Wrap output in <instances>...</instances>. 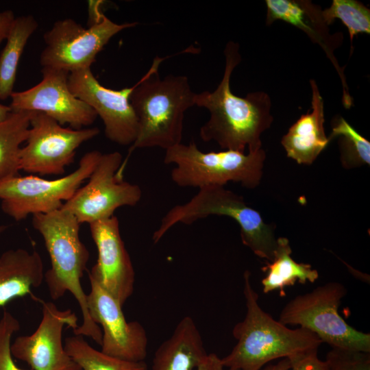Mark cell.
I'll return each mask as SVG.
<instances>
[{
    "instance_id": "83f0119b",
    "label": "cell",
    "mask_w": 370,
    "mask_h": 370,
    "mask_svg": "<svg viewBox=\"0 0 370 370\" xmlns=\"http://www.w3.org/2000/svg\"><path fill=\"white\" fill-rule=\"evenodd\" d=\"M325 361L328 370H370V353L332 348Z\"/></svg>"
},
{
    "instance_id": "6da1fadb",
    "label": "cell",
    "mask_w": 370,
    "mask_h": 370,
    "mask_svg": "<svg viewBox=\"0 0 370 370\" xmlns=\"http://www.w3.org/2000/svg\"><path fill=\"white\" fill-rule=\"evenodd\" d=\"M239 45L229 41L225 47V65L223 77L213 91L196 93L195 106L204 108L210 118L199 130L204 142L214 141L223 150L254 153L262 149L260 136L273 121L271 101L263 91L235 95L230 88V78L241 61Z\"/></svg>"
},
{
    "instance_id": "f1b7e54d",
    "label": "cell",
    "mask_w": 370,
    "mask_h": 370,
    "mask_svg": "<svg viewBox=\"0 0 370 370\" xmlns=\"http://www.w3.org/2000/svg\"><path fill=\"white\" fill-rule=\"evenodd\" d=\"M289 360L291 370H328L326 361L318 356V350L305 353Z\"/></svg>"
},
{
    "instance_id": "5b68a950",
    "label": "cell",
    "mask_w": 370,
    "mask_h": 370,
    "mask_svg": "<svg viewBox=\"0 0 370 370\" xmlns=\"http://www.w3.org/2000/svg\"><path fill=\"white\" fill-rule=\"evenodd\" d=\"M210 215L226 216L239 225L244 245L257 256L271 262L278 241L272 225L266 223L258 211L249 206L243 197L224 186L210 185L199 188L189 201L171 208L162 217L153 232L152 241L157 243L178 223L190 225Z\"/></svg>"
},
{
    "instance_id": "2e32d148",
    "label": "cell",
    "mask_w": 370,
    "mask_h": 370,
    "mask_svg": "<svg viewBox=\"0 0 370 370\" xmlns=\"http://www.w3.org/2000/svg\"><path fill=\"white\" fill-rule=\"evenodd\" d=\"M98 256L88 277L97 282L123 306L134 290L135 271L116 216L89 224Z\"/></svg>"
},
{
    "instance_id": "603a6c76",
    "label": "cell",
    "mask_w": 370,
    "mask_h": 370,
    "mask_svg": "<svg viewBox=\"0 0 370 370\" xmlns=\"http://www.w3.org/2000/svg\"><path fill=\"white\" fill-rule=\"evenodd\" d=\"M64 349L81 370H149L144 361H130L114 357L92 347L83 336L66 338Z\"/></svg>"
},
{
    "instance_id": "4316f807",
    "label": "cell",
    "mask_w": 370,
    "mask_h": 370,
    "mask_svg": "<svg viewBox=\"0 0 370 370\" xmlns=\"http://www.w3.org/2000/svg\"><path fill=\"white\" fill-rule=\"evenodd\" d=\"M20 328L18 320L4 311L0 318V370H25L15 364L11 352L12 338Z\"/></svg>"
},
{
    "instance_id": "9c48e42d",
    "label": "cell",
    "mask_w": 370,
    "mask_h": 370,
    "mask_svg": "<svg viewBox=\"0 0 370 370\" xmlns=\"http://www.w3.org/2000/svg\"><path fill=\"white\" fill-rule=\"evenodd\" d=\"M137 23H116L101 14L88 28L66 18L56 21L43 35L45 47L40 55L42 67L74 71L90 69L97 54L110 40Z\"/></svg>"
},
{
    "instance_id": "d6986e66",
    "label": "cell",
    "mask_w": 370,
    "mask_h": 370,
    "mask_svg": "<svg viewBox=\"0 0 370 370\" xmlns=\"http://www.w3.org/2000/svg\"><path fill=\"white\" fill-rule=\"evenodd\" d=\"M44 274L42 259L36 251L18 248L0 254V307L40 286Z\"/></svg>"
},
{
    "instance_id": "ffe728a7",
    "label": "cell",
    "mask_w": 370,
    "mask_h": 370,
    "mask_svg": "<svg viewBox=\"0 0 370 370\" xmlns=\"http://www.w3.org/2000/svg\"><path fill=\"white\" fill-rule=\"evenodd\" d=\"M278 245L273 258L267 262L262 270L267 272L261 284L262 291L269 293L278 291L281 297L286 295L284 289L293 286L295 282L305 284L314 283L319 277L317 270L308 263L297 262L291 256L292 249L288 238H277Z\"/></svg>"
},
{
    "instance_id": "ba28073f",
    "label": "cell",
    "mask_w": 370,
    "mask_h": 370,
    "mask_svg": "<svg viewBox=\"0 0 370 370\" xmlns=\"http://www.w3.org/2000/svg\"><path fill=\"white\" fill-rule=\"evenodd\" d=\"M102 153L93 150L80 159L72 173L55 180L33 175H16L0 180L2 211L20 221L29 215L46 214L62 208L91 175Z\"/></svg>"
},
{
    "instance_id": "7402d4cb",
    "label": "cell",
    "mask_w": 370,
    "mask_h": 370,
    "mask_svg": "<svg viewBox=\"0 0 370 370\" xmlns=\"http://www.w3.org/2000/svg\"><path fill=\"white\" fill-rule=\"evenodd\" d=\"M34 112L17 111L0 123V180L18 175L20 152Z\"/></svg>"
},
{
    "instance_id": "1f68e13d",
    "label": "cell",
    "mask_w": 370,
    "mask_h": 370,
    "mask_svg": "<svg viewBox=\"0 0 370 370\" xmlns=\"http://www.w3.org/2000/svg\"><path fill=\"white\" fill-rule=\"evenodd\" d=\"M291 367V364L289 359L283 358L275 364L267 365L261 370H290Z\"/></svg>"
},
{
    "instance_id": "4fadbf2b",
    "label": "cell",
    "mask_w": 370,
    "mask_h": 370,
    "mask_svg": "<svg viewBox=\"0 0 370 370\" xmlns=\"http://www.w3.org/2000/svg\"><path fill=\"white\" fill-rule=\"evenodd\" d=\"M68 86L77 98L101 118L108 139L122 146L133 145L138 132V119L130 100L134 86L121 90L106 88L99 82L91 69L70 73Z\"/></svg>"
},
{
    "instance_id": "5bb4252c",
    "label": "cell",
    "mask_w": 370,
    "mask_h": 370,
    "mask_svg": "<svg viewBox=\"0 0 370 370\" xmlns=\"http://www.w3.org/2000/svg\"><path fill=\"white\" fill-rule=\"evenodd\" d=\"M78 318L71 309L60 310L51 301L42 302V319L30 335L20 336L11 345L13 357L32 370H81L67 354L62 343L65 326L78 327Z\"/></svg>"
},
{
    "instance_id": "7c38bea8",
    "label": "cell",
    "mask_w": 370,
    "mask_h": 370,
    "mask_svg": "<svg viewBox=\"0 0 370 370\" xmlns=\"http://www.w3.org/2000/svg\"><path fill=\"white\" fill-rule=\"evenodd\" d=\"M42 80L33 87L12 94V111L43 113L61 125L75 130L92 125L97 115L88 104L77 98L68 86L69 73L53 68H42Z\"/></svg>"
},
{
    "instance_id": "d4e9b609",
    "label": "cell",
    "mask_w": 370,
    "mask_h": 370,
    "mask_svg": "<svg viewBox=\"0 0 370 370\" xmlns=\"http://www.w3.org/2000/svg\"><path fill=\"white\" fill-rule=\"evenodd\" d=\"M321 18L326 26L335 19L342 21L347 28L352 53L354 37L360 34H370V10L356 0H333L331 5L321 11Z\"/></svg>"
},
{
    "instance_id": "e575fe53",
    "label": "cell",
    "mask_w": 370,
    "mask_h": 370,
    "mask_svg": "<svg viewBox=\"0 0 370 370\" xmlns=\"http://www.w3.org/2000/svg\"><path fill=\"white\" fill-rule=\"evenodd\" d=\"M228 370H237V369H228Z\"/></svg>"
},
{
    "instance_id": "cb8c5ba5",
    "label": "cell",
    "mask_w": 370,
    "mask_h": 370,
    "mask_svg": "<svg viewBox=\"0 0 370 370\" xmlns=\"http://www.w3.org/2000/svg\"><path fill=\"white\" fill-rule=\"evenodd\" d=\"M330 142L339 136L340 159L345 169H353L370 164V142L359 134L342 116L332 121Z\"/></svg>"
},
{
    "instance_id": "4dcf8cb0",
    "label": "cell",
    "mask_w": 370,
    "mask_h": 370,
    "mask_svg": "<svg viewBox=\"0 0 370 370\" xmlns=\"http://www.w3.org/2000/svg\"><path fill=\"white\" fill-rule=\"evenodd\" d=\"M221 358L216 354H208L196 370H223Z\"/></svg>"
},
{
    "instance_id": "e0dca14e",
    "label": "cell",
    "mask_w": 370,
    "mask_h": 370,
    "mask_svg": "<svg viewBox=\"0 0 370 370\" xmlns=\"http://www.w3.org/2000/svg\"><path fill=\"white\" fill-rule=\"evenodd\" d=\"M311 111L302 114L282 137L281 144L286 155L298 164H311L330 143L324 129L323 100L314 79Z\"/></svg>"
},
{
    "instance_id": "484cf974",
    "label": "cell",
    "mask_w": 370,
    "mask_h": 370,
    "mask_svg": "<svg viewBox=\"0 0 370 370\" xmlns=\"http://www.w3.org/2000/svg\"><path fill=\"white\" fill-rule=\"evenodd\" d=\"M265 3L267 25H271L277 20L283 21L306 32L313 41H321L315 30L307 22L303 1L266 0Z\"/></svg>"
},
{
    "instance_id": "3957f363",
    "label": "cell",
    "mask_w": 370,
    "mask_h": 370,
    "mask_svg": "<svg viewBox=\"0 0 370 370\" xmlns=\"http://www.w3.org/2000/svg\"><path fill=\"white\" fill-rule=\"evenodd\" d=\"M80 223L70 212L59 209L32 215V225L42 236L49 255L51 267L44 280L50 297L56 300L69 292L76 299L82 314V323L73 332L87 336L101 345V328L91 319L87 295L81 280L89 260V251L79 236Z\"/></svg>"
},
{
    "instance_id": "d6a6232c",
    "label": "cell",
    "mask_w": 370,
    "mask_h": 370,
    "mask_svg": "<svg viewBox=\"0 0 370 370\" xmlns=\"http://www.w3.org/2000/svg\"><path fill=\"white\" fill-rule=\"evenodd\" d=\"M12 112L10 106H5L0 103V123L5 121Z\"/></svg>"
},
{
    "instance_id": "277c9868",
    "label": "cell",
    "mask_w": 370,
    "mask_h": 370,
    "mask_svg": "<svg viewBox=\"0 0 370 370\" xmlns=\"http://www.w3.org/2000/svg\"><path fill=\"white\" fill-rule=\"evenodd\" d=\"M156 58L147 73L134 84L130 100L138 122L136 149L160 147L166 150L182 143L185 112L195 106L196 92L185 75H168L161 79Z\"/></svg>"
},
{
    "instance_id": "8992f818",
    "label": "cell",
    "mask_w": 370,
    "mask_h": 370,
    "mask_svg": "<svg viewBox=\"0 0 370 370\" xmlns=\"http://www.w3.org/2000/svg\"><path fill=\"white\" fill-rule=\"evenodd\" d=\"M265 158L262 148L247 153L233 150L204 152L191 142L165 150L164 162L175 165L171 177L180 187L199 189L233 182L254 188L261 181Z\"/></svg>"
},
{
    "instance_id": "7a4b0ae2",
    "label": "cell",
    "mask_w": 370,
    "mask_h": 370,
    "mask_svg": "<svg viewBox=\"0 0 370 370\" xmlns=\"http://www.w3.org/2000/svg\"><path fill=\"white\" fill-rule=\"evenodd\" d=\"M246 314L236 323L233 336L237 341L232 351L221 358L224 367L237 370H261L269 362L289 360L318 350L322 343L314 334L301 327L291 329L274 319L260 307L251 273L243 274Z\"/></svg>"
},
{
    "instance_id": "836d02e7",
    "label": "cell",
    "mask_w": 370,
    "mask_h": 370,
    "mask_svg": "<svg viewBox=\"0 0 370 370\" xmlns=\"http://www.w3.org/2000/svg\"><path fill=\"white\" fill-rule=\"evenodd\" d=\"M7 226L3 225H0V235L6 230Z\"/></svg>"
},
{
    "instance_id": "44dd1931",
    "label": "cell",
    "mask_w": 370,
    "mask_h": 370,
    "mask_svg": "<svg viewBox=\"0 0 370 370\" xmlns=\"http://www.w3.org/2000/svg\"><path fill=\"white\" fill-rule=\"evenodd\" d=\"M38 23L34 16L27 14L16 17L0 54V100H5L14 92L16 71L23 50Z\"/></svg>"
},
{
    "instance_id": "9a60e30c",
    "label": "cell",
    "mask_w": 370,
    "mask_h": 370,
    "mask_svg": "<svg viewBox=\"0 0 370 370\" xmlns=\"http://www.w3.org/2000/svg\"><path fill=\"white\" fill-rule=\"evenodd\" d=\"M88 278V310L92 320L101 328V351L126 360L144 361L148 348L145 329L138 321H127L120 303L97 282Z\"/></svg>"
},
{
    "instance_id": "f546056e",
    "label": "cell",
    "mask_w": 370,
    "mask_h": 370,
    "mask_svg": "<svg viewBox=\"0 0 370 370\" xmlns=\"http://www.w3.org/2000/svg\"><path fill=\"white\" fill-rule=\"evenodd\" d=\"M14 12L12 10H5L0 12V45L5 40L10 28L15 18Z\"/></svg>"
},
{
    "instance_id": "52a82bcc",
    "label": "cell",
    "mask_w": 370,
    "mask_h": 370,
    "mask_svg": "<svg viewBox=\"0 0 370 370\" xmlns=\"http://www.w3.org/2000/svg\"><path fill=\"white\" fill-rule=\"evenodd\" d=\"M347 293L339 282L319 286L290 300L281 310L278 321L309 330L332 348L370 353V334L351 326L339 314Z\"/></svg>"
},
{
    "instance_id": "30bf717a",
    "label": "cell",
    "mask_w": 370,
    "mask_h": 370,
    "mask_svg": "<svg viewBox=\"0 0 370 370\" xmlns=\"http://www.w3.org/2000/svg\"><path fill=\"white\" fill-rule=\"evenodd\" d=\"M124 166L119 152L102 153L88 182L61 208L73 214L80 224L89 225L114 216L121 207L136 206L142 190L123 179Z\"/></svg>"
},
{
    "instance_id": "8fae6325",
    "label": "cell",
    "mask_w": 370,
    "mask_h": 370,
    "mask_svg": "<svg viewBox=\"0 0 370 370\" xmlns=\"http://www.w3.org/2000/svg\"><path fill=\"white\" fill-rule=\"evenodd\" d=\"M98 127H64L47 115L34 112L20 169L32 174L60 175L73 163L77 149L99 134Z\"/></svg>"
},
{
    "instance_id": "ac0fdd59",
    "label": "cell",
    "mask_w": 370,
    "mask_h": 370,
    "mask_svg": "<svg viewBox=\"0 0 370 370\" xmlns=\"http://www.w3.org/2000/svg\"><path fill=\"white\" fill-rule=\"evenodd\" d=\"M207 354L196 323L186 316L156 350L151 370H194Z\"/></svg>"
}]
</instances>
